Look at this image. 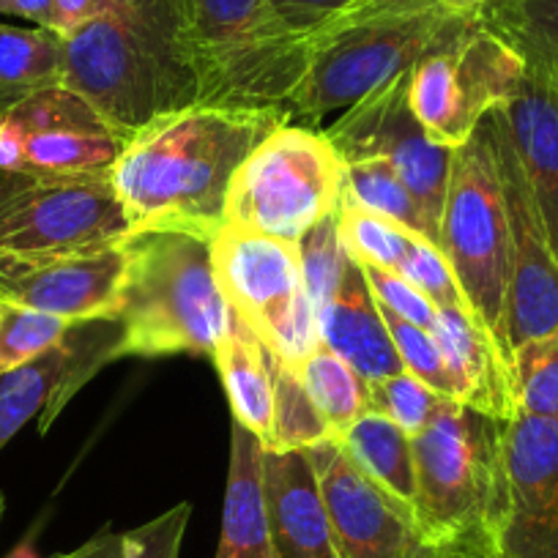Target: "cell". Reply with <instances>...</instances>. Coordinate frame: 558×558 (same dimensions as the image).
<instances>
[{"mask_svg":"<svg viewBox=\"0 0 558 558\" xmlns=\"http://www.w3.org/2000/svg\"><path fill=\"white\" fill-rule=\"evenodd\" d=\"M286 121L282 110L192 105L129 134L110 175L132 233L173 230L211 241L225 225L235 170Z\"/></svg>","mask_w":558,"mask_h":558,"instance_id":"obj_1","label":"cell"},{"mask_svg":"<svg viewBox=\"0 0 558 558\" xmlns=\"http://www.w3.org/2000/svg\"><path fill=\"white\" fill-rule=\"evenodd\" d=\"M123 134L197 105L181 0H129L63 36V83Z\"/></svg>","mask_w":558,"mask_h":558,"instance_id":"obj_2","label":"cell"},{"mask_svg":"<svg viewBox=\"0 0 558 558\" xmlns=\"http://www.w3.org/2000/svg\"><path fill=\"white\" fill-rule=\"evenodd\" d=\"M476 17H454L438 0H356L310 31V61L288 118L320 121L411 72Z\"/></svg>","mask_w":558,"mask_h":558,"instance_id":"obj_3","label":"cell"},{"mask_svg":"<svg viewBox=\"0 0 558 558\" xmlns=\"http://www.w3.org/2000/svg\"><path fill=\"white\" fill-rule=\"evenodd\" d=\"M118 313L123 356H211L230 326L214 277L211 241L173 230H143L123 241Z\"/></svg>","mask_w":558,"mask_h":558,"instance_id":"obj_4","label":"cell"},{"mask_svg":"<svg viewBox=\"0 0 558 558\" xmlns=\"http://www.w3.org/2000/svg\"><path fill=\"white\" fill-rule=\"evenodd\" d=\"M507 422L458 400H444L413 436V512L430 547H480L496 556L504 512Z\"/></svg>","mask_w":558,"mask_h":558,"instance_id":"obj_5","label":"cell"},{"mask_svg":"<svg viewBox=\"0 0 558 558\" xmlns=\"http://www.w3.org/2000/svg\"><path fill=\"white\" fill-rule=\"evenodd\" d=\"M181 7L197 105L286 112L307 72L310 34L293 31L271 0H181Z\"/></svg>","mask_w":558,"mask_h":558,"instance_id":"obj_6","label":"cell"},{"mask_svg":"<svg viewBox=\"0 0 558 558\" xmlns=\"http://www.w3.org/2000/svg\"><path fill=\"white\" fill-rule=\"evenodd\" d=\"M345 162L324 132L286 121L244 159L233 175L225 225L299 244L337 214Z\"/></svg>","mask_w":558,"mask_h":558,"instance_id":"obj_7","label":"cell"},{"mask_svg":"<svg viewBox=\"0 0 558 558\" xmlns=\"http://www.w3.org/2000/svg\"><path fill=\"white\" fill-rule=\"evenodd\" d=\"M438 250L452 266L469 307L509 353L504 340L509 282L507 203L485 121L463 146L454 148L438 219Z\"/></svg>","mask_w":558,"mask_h":558,"instance_id":"obj_8","label":"cell"},{"mask_svg":"<svg viewBox=\"0 0 558 558\" xmlns=\"http://www.w3.org/2000/svg\"><path fill=\"white\" fill-rule=\"evenodd\" d=\"M211 263L228 307L271 356L299 367L320 345L299 244L222 225Z\"/></svg>","mask_w":558,"mask_h":558,"instance_id":"obj_9","label":"cell"},{"mask_svg":"<svg viewBox=\"0 0 558 558\" xmlns=\"http://www.w3.org/2000/svg\"><path fill=\"white\" fill-rule=\"evenodd\" d=\"M132 235L110 170L0 175V255H74Z\"/></svg>","mask_w":558,"mask_h":558,"instance_id":"obj_10","label":"cell"},{"mask_svg":"<svg viewBox=\"0 0 558 558\" xmlns=\"http://www.w3.org/2000/svg\"><path fill=\"white\" fill-rule=\"evenodd\" d=\"M523 72L518 52L476 17L408 72V99L430 140L454 151L512 96Z\"/></svg>","mask_w":558,"mask_h":558,"instance_id":"obj_11","label":"cell"},{"mask_svg":"<svg viewBox=\"0 0 558 558\" xmlns=\"http://www.w3.org/2000/svg\"><path fill=\"white\" fill-rule=\"evenodd\" d=\"M324 134L345 165L359 159L389 162L438 230L454 151L430 140L413 116L408 99V72L397 74L395 80L378 85L356 105L342 110L335 126Z\"/></svg>","mask_w":558,"mask_h":558,"instance_id":"obj_12","label":"cell"},{"mask_svg":"<svg viewBox=\"0 0 558 558\" xmlns=\"http://www.w3.org/2000/svg\"><path fill=\"white\" fill-rule=\"evenodd\" d=\"M493 157L501 179L509 225V282L504 310V340L509 353L558 326V263L545 222L531 195L518 151L501 110L485 116Z\"/></svg>","mask_w":558,"mask_h":558,"instance_id":"obj_13","label":"cell"},{"mask_svg":"<svg viewBox=\"0 0 558 558\" xmlns=\"http://www.w3.org/2000/svg\"><path fill=\"white\" fill-rule=\"evenodd\" d=\"M329 509L340 558H430L411 504L391 496L364 474L340 438H324L307 449Z\"/></svg>","mask_w":558,"mask_h":558,"instance_id":"obj_14","label":"cell"},{"mask_svg":"<svg viewBox=\"0 0 558 558\" xmlns=\"http://www.w3.org/2000/svg\"><path fill=\"white\" fill-rule=\"evenodd\" d=\"M496 558H558V425L514 413L504 436Z\"/></svg>","mask_w":558,"mask_h":558,"instance_id":"obj_15","label":"cell"},{"mask_svg":"<svg viewBox=\"0 0 558 558\" xmlns=\"http://www.w3.org/2000/svg\"><path fill=\"white\" fill-rule=\"evenodd\" d=\"M116 359H121V324L80 320L56 348L0 375V449L34 416H39L41 433L50 430L69 400Z\"/></svg>","mask_w":558,"mask_h":558,"instance_id":"obj_16","label":"cell"},{"mask_svg":"<svg viewBox=\"0 0 558 558\" xmlns=\"http://www.w3.org/2000/svg\"><path fill=\"white\" fill-rule=\"evenodd\" d=\"M123 263V244L74 255H0V299L72 324L116 320Z\"/></svg>","mask_w":558,"mask_h":558,"instance_id":"obj_17","label":"cell"},{"mask_svg":"<svg viewBox=\"0 0 558 558\" xmlns=\"http://www.w3.org/2000/svg\"><path fill=\"white\" fill-rule=\"evenodd\" d=\"M7 116L23 134V173L110 170L126 146V134L66 85L28 96Z\"/></svg>","mask_w":558,"mask_h":558,"instance_id":"obj_18","label":"cell"},{"mask_svg":"<svg viewBox=\"0 0 558 558\" xmlns=\"http://www.w3.org/2000/svg\"><path fill=\"white\" fill-rule=\"evenodd\" d=\"M263 493L279 558H340L307 449H263Z\"/></svg>","mask_w":558,"mask_h":558,"instance_id":"obj_19","label":"cell"},{"mask_svg":"<svg viewBox=\"0 0 558 558\" xmlns=\"http://www.w3.org/2000/svg\"><path fill=\"white\" fill-rule=\"evenodd\" d=\"M320 345L345 359L369 380L402 373L400 353L386 326L384 310L375 302L362 266L353 257L329 296L315 307Z\"/></svg>","mask_w":558,"mask_h":558,"instance_id":"obj_20","label":"cell"},{"mask_svg":"<svg viewBox=\"0 0 558 558\" xmlns=\"http://www.w3.org/2000/svg\"><path fill=\"white\" fill-rule=\"evenodd\" d=\"M558 263V90L525 69L501 107Z\"/></svg>","mask_w":558,"mask_h":558,"instance_id":"obj_21","label":"cell"},{"mask_svg":"<svg viewBox=\"0 0 558 558\" xmlns=\"http://www.w3.org/2000/svg\"><path fill=\"white\" fill-rule=\"evenodd\" d=\"M430 331L458 380L460 402L509 422L518 413L512 356L493 331L471 313L447 307H438Z\"/></svg>","mask_w":558,"mask_h":558,"instance_id":"obj_22","label":"cell"},{"mask_svg":"<svg viewBox=\"0 0 558 558\" xmlns=\"http://www.w3.org/2000/svg\"><path fill=\"white\" fill-rule=\"evenodd\" d=\"M217 558H279L263 493V444L235 422Z\"/></svg>","mask_w":558,"mask_h":558,"instance_id":"obj_23","label":"cell"},{"mask_svg":"<svg viewBox=\"0 0 558 558\" xmlns=\"http://www.w3.org/2000/svg\"><path fill=\"white\" fill-rule=\"evenodd\" d=\"M233 422L250 430L263 449L274 441V386L268 353L230 310V326L214 351Z\"/></svg>","mask_w":558,"mask_h":558,"instance_id":"obj_24","label":"cell"},{"mask_svg":"<svg viewBox=\"0 0 558 558\" xmlns=\"http://www.w3.org/2000/svg\"><path fill=\"white\" fill-rule=\"evenodd\" d=\"M480 23L558 90V0H487Z\"/></svg>","mask_w":558,"mask_h":558,"instance_id":"obj_25","label":"cell"},{"mask_svg":"<svg viewBox=\"0 0 558 558\" xmlns=\"http://www.w3.org/2000/svg\"><path fill=\"white\" fill-rule=\"evenodd\" d=\"M63 83V36L0 23V112Z\"/></svg>","mask_w":558,"mask_h":558,"instance_id":"obj_26","label":"cell"},{"mask_svg":"<svg viewBox=\"0 0 558 558\" xmlns=\"http://www.w3.org/2000/svg\"><path fill=\"white\" fill-rule=\"evenodd\" d=\"M340 441L364 474L413 507L416 465H413V438L405 430H400L391 418L367 411L342 433Z\"/></svg>","mask_w":558,"mask_h":558,"instance_id":"obj_27","label":"cell"},{"mask_svg":"<svg viewBox=\"0 0 558 558\" xmlns=\"http://www.w3.org/2000/svg\"><path fill=\"white\" fill-rule=\"evenodd\" d=\"M342 203L367 208V211L380 214L413 233L425 235L438 246L436 225L427 219L425 208L418 206L416 197L411 195L400 175L391 170L384 159H359V162L345 165V186H342Z\"/></svg>","mask_w":558,"mask_h":558,"instance_id":"obj_28","label":"cell"},{"mask_svg":"<svg viewBox=\"0 0 558 558\" xmlns=\"http://www.w3.org/2000/svg\"><path fill=\"white\" fill-rule=\"evenodd\" d=\"M296 369L335 438H340L362 413H367V378L326 345L315 348Z\"/></svg>","mask_w":558,"mask_h":558,"instance_id":"obj_29","label":"cell"},{"mask_svg":"<svg viewBox=\"0 0 558 558\" xmlns=\"http://www.w3.org/2000/svg\"><path fill=\"white\" fill-rule=\"evenodd\" d=\"M268 353V351H266ZM268 369H271L274 386V441L271 449H310L313 444L331 438L326 418L315 408L302 375L293 364L268 353Z\"/></svg>","mask_w":558,"mask_h":558,"instance_id":"obj_30","label":"cell"},{"mask_svg":"<svg viewBox=\"0 0 558 558\" xmlns=\"http://www.w3.org/2000/svg\"><path fill=\"white\" fill-rule=\"evenodd\" d=\"M512 369L518 413L558 425V326L514 348Z\"/></svg>","mask_w":558,"mask_h":558,"instance_id":"obj_31","label":"cell"},{"mask_svg":"<svg viewBox=\"0 0 558 558\" xmlns=\"http://www.w3.org/2000/svg\"><path fill=\"white\" fill-rule=\"evenodd\" d=\"M190 518L192 504L184 501L126 534L101 531L83 547L90 558H179Z\"/></svg>","mask_w":558,"mask_h":558,"instance_id":"obj_32","label":"cell"},{"mask_svg":"<svg viewBox=\"0 0 558 558\" xmlns=\"http://www.w3.org/2000/svg\"><path fill=\"white\" fill-rule=\"evenodd\" d=\"M69 329L72 320L0 299V375L12 373L56 348Z\"/></svg>","mask_w":558,"mask_h":558,"instance_id":"obj_33","label":"cell"},{"mask_svg":"<svg viewBox=\"0 0 558 558\" xmlns=\"http://www.w3.org/2000/svg\"><path fill=\"white\" fill-rule=\"evenodd\" d=\"M337 219H340V235L348 252L359 263L389 268V271L400 268L413 235H418L413 230L402 228V225L391 222V219L380 217V214L351 206V203H340Z\"/></svg>","mask_w":558,"mask_h":558,"instance_id":"obj_34","label":"cell"},{"mask_svg":"<svg viewBox=\"0 0 558 558\" xmlns=\"http://www.w3.org/2000/svg\"><path fill=\"white\" fill-rule=\"evenodd\" d=\"M447 397L436 395L430 386H425L411 373H397L386 375V378L369 380V397H367V411L380 413V416L391 418L400 430L408 436H418L425 430L433 413Z\"/></svg>","mask_w":558,"mask_h":558,"instance_id":"obj_35","label":"cell"},{"mask_svg":"<svg viewBox=\"0 0 558 558\" xmlns=\"http://www.w3.org/2000/svg\"><path fill=\"white\" fill-rule=\"evenodd\" d=\"M384 318H386V326H389L391 340H395L397 353H400L402 369L411 373L413 378L422 380L425 386H430L436 395L460 402V386L458 380H454L452 369H449L447 359H444L433 331L418 329V326L413 324H405V320L395 318V315L386 313V310H384Z\"/></svg>","mask_w":558,"mask_h":558,"instance_id":"obj_36","label":"cell"},{"mask_svg":"<svg viewBox=\"0 0 558 558\" xmlns=\"http://www.w3.org/2000/svg\"><path fill=\"white\" fill-rule=\"evenodd\" d=\"M397 274H402L416 291L425 293L436 307L463 310V313L474 315V310L465 302L463 291H460L449 260L430 239H425V235H413L411 246H408V255L402 257Z\"/></svg>","mask_w":558,"mask_h":558,"instance_id":"obj_37","label":"cell"},{"mask_svg":"<svg viewBox=\"0 0 558 558\" xmlns=\"http://www.w3.org/2000/svg\"><path fill=\"white\" fill-rule=\"evenodd\" d=\"M359 266H362L364 279H367L369 291H373L380 310L405 320V324L418 326V329H433L438 307L425 293L416 291L402 274L389 271V268L367 266V263H359Z\"/></svg>","mask_w":558,"mask_h":558,"instance_id":"obj_38","label":"cell"},{"mask_svg":"<svg viewBox=\"0 0 558 558\" xmlns=\"http://www.w3.org/2000/svg\"><path fill=\"white\" fill-rule=\"evenodd\" d=\"M351 3H356V0H271L279 17L286 20L293 31H304V34L324 25L326 20L340 14Z\"/></svg>","mask_w":558,"mask_h":558,"instance_id":"obj_39","label":"cell"},{"mask_svg":"<svg viewBox=\"0 0 558 558\" xmlns=\"http://www.w3.org/2000/svg\"><path fill=\"white\" fill-rule=\"evenodd\" d=\"M123 3H129V0H56L58 34H72L80 25L90 23V20L101 17V14L116 12Z\"/></svg>","mask_w":558,"mask_h":558,"instance_id":"obj_40","label":"cell"},{"mask_svg":"<svg viewBox=\"0 0 558 558\" xmlns=\"http://www.w3.org/2000/svg\"><path fill=\"white\" fill-rule=\"evenodd\" d=\"M0 14L23 17L28 23H34L36 28H47L58 34L56 0H0Z\"/></svg>","mask_w":558,"mask_h":558,"instance_id":"obj_41","label":"cell"},{"mask_svg":"<svg viewBox=\"0 0 558 558\" xmlns=\"http://www.w3.org/2000/svg\"><path fill=\"white\" fill-rule=\"evenodd\" d=\"M25 170V146L23 134L14 126L7 112H0V175L23 173Z\"/></svg>","mask_w":558,"mask_h":558,"instance_id":"obj_42","label":"cell"},{"mask_svg":"<svg viewBox=\"0 0 558 558\" xmlns=\"http://www.w3.org/2000/svg\"><path fill=\"white\" fill-rule=\"evenodd\" d=\"M438 3L454 17H480L482 9L487 7V0H438Z\"/></svg>","mask_w":558,"mask_h":558,"instance_id":"obj_43","label":"cell"},{"mask_svg":"<svg viewBox=\"0 0 558 558\" xmlns=\"http://www.w3.org/2000/svg\"><path fill=\"white\" fill-rule=\"evenodd\" d=\"M430 558H496L490 550L480 547H436Z\"/></svg>","mask_w":558,"mask_h":558,"instance_id":"obj_44","label":"cell"},{"mask_svg":"<svg viewBox=\"0 0 558 558\" xmlns=\"http://www.w3.org/2000/svg\"><path fill=\"white\" fill-rule=\"evenodd\" d=\"M9 558H39V556H36L28 545H23V547H17V550H14Z\"/></svg>","mask_w":558,"mask_h":558,"instance_id":"obj_45","label":"cell"},{"mask_svg":"<svg viewBox=\"0 0 558 558\" xmlns=\"http://www.w3.org/2000/svg\"><path fill=\"white\" fill-rule=\"evenodd\" d=\"M56 558H90V556H88V550H85V547H77L74 553H63V556H56Z\"/></svg>","mask_w":558,"mask_h":558,"instance_id":"obj_46","label":"cell"},{"mask_svg":"<svg viewBox=\"0 0 558 558\" xmlns=\"http://www.w3.org/2000/svg\"><path fill=\"white\" fill-rule=\"evenodd\" d=\"M0 518H3V496H0Z\"/></svg>","mask_w":558,"mask_h":558,"instance_id":"obj_47","label":"cell"}]
</instances>
